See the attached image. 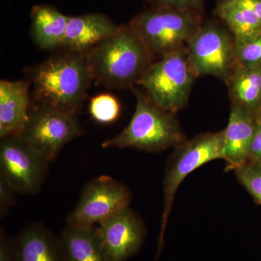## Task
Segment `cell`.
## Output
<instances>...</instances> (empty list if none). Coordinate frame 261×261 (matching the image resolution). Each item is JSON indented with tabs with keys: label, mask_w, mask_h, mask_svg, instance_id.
Masks as SVG:
<instances>
[{
	"label": "cell",
	"mask_w": 261,
	"mask_h": 261,
	"mask_svg": "<svg viewBox=\"0 0 261 261\" xmlns=\"http://www.w3.org/2000/svg\"><path fill=\"white\" fill-rule=\"evenodd\" d=\"M132 194L121 182L99 176L84 187L80 200L67 218V226L91 228L130 207Z\"/></svg>",
	"instance_id": "ba28073f"
},
{
	"label": "cell",
	"mask_w": 261,
	"mask_h": 261,
	"mask_svg": "<svg viewBox=\"0 0 261 261\" xmlns=\"http://www.w3.org/2000/svg\"><path fill=\"white\" fill-rule=\"evenodd\" d=\"M0 261H18L15 239L10 238L5 230H0Z\"/></svg>",
	"instance_id": "cb8c5ba5"
},
{
	"label": "cell",
	"mask_w": 261,
	"mask_h": 261,
	"mask_svg": "<svg viewBox=\"0 0 261 261\" xmlns=\"http://www.w3.org/2000/svg\"><path fill=\"white\" fill-rule=\"evenodd\" d=\"M29 80L0 81V138L20 136L32 110Z\"/></svg>",
	"instance_id": "7c38bea8"
},
{
	"label": "cell",
	"mask_w": 261,
	"mask_h": 261,
	"mask_svg": "<svg viewBox=\"0 0 261 261\" xmlns=\"http://www.w3.org/2000/svg\"><path fill=\"white\" fill-rule=\"evenodd\" d=\"M237 66L261 65V32L245 38H234Z\"/></svg>",
	"instance_id": "7402d4cb"
},
{
	"label": "cell",
	"mask_w": 261,
	"mask_h": 261,
	"mask_svg": "<svg viewBox=\"0 0 261 261\" xmlns=\"http://www.w3.org/2000/svg\"><path fill=\"white\" fill-rule=\"evenodd\" d=\"M248 160L261 161V121H257V128L250 147Z\"/></svg>",
	"instance_id": "484cf974"
},
{
	"label": "cell",
	"mask_w": 261,
	"mask_h": 261,
	"mask_svg": "<svg viewBox=\"0 0 261 261\" xmlns=\"http://www.w3.org/2000/svg\"><path fill=\"white\" fill-rule=\"evenodd\" d=\"M195 79L186 47L157 58L139 85L159 107L176 113L188 104Z\"/></svg>",
	"instance_id": "8992f818"
},
{
	"label": "cell",
	"mask_w": 261,
	"mask_h": 261,
	"mask_svg": "<svg viewBox=\"0 0 261 261\" xmlns=\"http://www.w3.org/2000/svg\"><path fill=\"white\" fill-rule=\"evenodd\" d=\"M187 50L195 78L214 75L225 82L237 67L234 37L218 20L204 22L189 42Z\"/></svg>",
	"instance_id": "52a82bcc"
},
{
	"label": "cell",
	"mask_w": 261,
	"mask_h": 261,
	"mask_svg": "<svg viewBox=\"0 0 261 261\" xmlns=\"http://www.w3.org/2000/svg\"><path fill=\"white\" fill-rule=\"evenodd\" d=\"M204 23L202 13L149 8L130 20L133 29L154 58L186 47Z\"/></svg>",
	"instance_id": "277c9868"
},
{
	"label": "cell",
	"mask_w": 261,
	"mask_h": 261,
	"mask_svg": "<svg viewBox=\"0 0 261 261\" xmlns=\"http://www.w3.org/2000/svg\"><path fill=\"white\" fill-rule=\"evenodd\" d=\"M60 240L65 261H109L94 227L80 228L67 226Z\"/></svg>",
	"instance_id": "ac0fdd59"
},
{
	"label": "cell",
	"mask_w": 261,
	"mask_h": 261,
	"mask_svg": "<svg viewBox=\"0 0 261 261\" xmlns=\"http://www.w3.org/2000/svg\"><path fill=\"white\" fill-rule=\"evenodd\" d=\"M15 193L16 192L13 188H11L4 180L0 178V217L1 219L5 218L12 206L14 205Z\"/></svg>",
	"instance_id": "d4e9b609"
},
{
	"label": "cell",
	"mask_w": 261,
	"mask_h": 261,
	"mask_svg": "<svg viewBox=\"0 0 261 261\" xmlns=\"http://www.w3.org/2000/svg\"><path fill=\"white\" fill-rule=\"evenodd\" d=\"M137 99L129 123L118 135L105 140L102 147L132 148L147 152H162L187 140L176 113L155 104L143 89L134 87Z\"/></svg>",
	"instance_id": "3957f363"
},
{
	"label": "cell",
	"mask_w": 261,
	"mask_h": 261,
	"mask_svg": "<svg viewBox=\"0 0 261 261\" xmlns=\"http://www.w3.org/2000/svg\"><path fill=\"white\" fill-rule=\"evenodd\" d=\"M49 162L20 136L1 139L0 178L18 193L34 195L42 188Z\"/></svg>",
	"instance_id": "30bf717a"
},
{
	"label": "cell",
	"mask_w": 261,
	"mask_h": 261,
	"mask_svg": "<svg viewBox=\"0 0 261 261\" xmlns=\"http://www.w3.org/2000/svg\"><path fill=\"white\" fill-rule=\"evenodd\" d=\"M14 239L18 261H65L61 240L42 224L27 226Z\"/></svg>",
	"instance_id": "9a60e30c"
},
{
	"label": "cell",
	"mask_w": 261,
	"mask_h": 261,
	"mask_svg": "<svg viewBox=\"0 0 261 261\" xmlns=\"http://www.w3.org/2000/svg\"><path fill=\"white\" fill-rule=\"evenodd\" d=\"M89 110L94 121L102 124H108L118 119L121 113V106L112 94H100L91 99Z\"/></svg>",
	"instance_id": "44dd1931"
},
{
	"label": "cell",
	"mask_w": 261,
	"mask_h": 261,
	"mask_svg": "<svg viewBox=\"0 0 261 261\" xmlns=\"http://www.w3.org/2000/svg\"><path fill=\"white\" fill-rule=\"evenodd\" d=\"M231 1L248 8L261 19V0H231Z\"/></svg>",
	"instance_id": "4316f807"
},
{
	"label": "cell",
	"mask_w": 261,
	"mask_h": 261,
	"mask_svg": "<svg viewBox=\"0 0 261 261\" xmlns=\"http://www.w3.org/2000/svg\"><path fill=\"white\" fill-rule=\"evenodd\" d=\"M224 160V130L199 134L174 147L163 181V211L156 259L164 247L165 231L180 185L190 173L215 160Z\"/></svg>",
	"instance_id": "5b68a950"
},
{
	"label": "cell",
	"mask_w": 261,
	"mask_h": 261,
	"mask_svg": "<svg viewBox=\"0 0 261 261\" xmlns=\"http://www.w3.org/2000/svg\"><path fill=\"white\" fill-rule=\"evenodd\" d=\"M31 18L33 40L38 47L45 50L61 49L69 16L51 5H39L32 8Z\"/></svg>",
	"instance_id": "2e32d148"
},
{
	"label": "cell",
	"mask_w": 261,
	"mask_h": 261,
	"mask_svg": "<svg viewBox=\"0 0 261 261\" xmlns=\"http://www.w3.org/2000/svg\"><path fill=\"white\" fill-rule=\"evenodd\" d=\"M256 128L257 120L253 113L231 102L228 124L224 129V160L227 171H233L248 161Z\"/></svg>",
	"instance_id": "4fadbf2b"
},
{
	"label": "cell",
	"mask_w": 261,
	"mask_h": 261,
	"mask_svg": "<svg viewBox=\"0 0 261 261\" xmlns=\"http://www.w3.org/2000/svg\"><path fill=\"white\" fill-rule=\"evenodd\" d=\"M119 27L102 13L69 16L61 49L86 53L101 41L113 35Z\"/></svg>",
	"instance_id": "5bb4252c"
},
{
	"label": "cell",
	"mask_w": 261,
	"mask_h": 261,
	"mask_svg": "<svg viewBox=\"0 0 261 261\" xmlns=\"http://www.w3.org/2000/svg\"><path fill=\"white\" fill-rule=\"evenodd\" d=\"M233 171L239 183L261 205V161L248 160Z\"/></svg>",
	"instance_id": "ffe728a7"
},
{
	"label": "cell",
	"mask_w": 261,
	"mask_h": 261,
	"mask_svg": "<svg viewBox=\"0 0 261 261\" xmlns=\"http://www.w3.org/2000/svg\"><path fill=\"white\" fill-rule=\"evenodd\" d=\"M35 105L77 116L93 82L85 53H57L29 71Z\"/></svg>",
	"instance_id": "6da1fadb"
},
{
	"label": "cell",
	"mask_w": 261,
	"mask_h": 261,
	"mask_svg": "<svg viewBox=\"0 0 261 261\" xmlns=\"http://www.w3.org/2000/svg\"><path fill=\"white\" fill-rule=\"evenodd\" d=\"M83 133L77 116L34 105L20 137L50 163L67 144Z\"/></svg>",
	"instance_id": "9c48e42d"
},
{
	"label": "cell",
	"mask_w": 261,
	"mask_h": 261,
	"mask_svg": "<svg viewBox=\"0 0 261 261\" xmlns=\"http://www.w3.org/2000/svg\"><path fill=\"white\" fill-rule=\"evenodd\" d=\"M231 103L256 114L261 105V65L238 66L225 82Z\"/></svg>",
	"instance_id": "e0dca14e"
},
{
	"label": "cell",
	"mask_w": 261,
	"mask_h": 261,
	"mask_svg": "<svg viewBox=\"0 0 261 261\" xmlns=\"http://www.w3.org/2000/svg\"><path fill=\"white\" fill-rule=\"evenodd\" d=\"M205 0H145L149 8H168L203 12Z\"/></svg>",
	"instance_id": "603a6c76"
},
{
	"label": "cell",
	"mask_w": 261,
	"mask_h": 261,
	"mask_svg": "<svg viewBox=\"0 0 261 261\" xmlns=\"http://www.w3.org/2000/svg\"><path fill=\"white\" fill-rule=\"evenodd\" d=\"M92 80L108 89H132L155 61L129 25L86 51Z\"/></svg>",
	"instance_id": "7a4b0ae2"
},
{
	"label": "cell",
	"mask_w": 261,
	"mask_h": 261,
	"mask_svg": "<svg viewBox=\"0 0 261 261\" xmlns=\"http://www.w3.org/2000/svg\"><path fill=\"white\" fill-rule=\"evenodd\" d=\"M214 14L234 38H245L261 32V19L253 12L231 0H218Z\"/></svg>",
	"instance_id": "d6986e66"
},
{
	"label": "cell",
	"mask_w": 261,
	"mask_h": 261,
	"mask_svg": "<svg viewBox=\"0 0 261 261\" xmlns=\"http://www.w3.org/2000/svg\"><path fill=\"white\" fill-rule=\"evenodd\" d=\"M256 120L257 121H261V105L256 114Z\"/></svg>",
	"instance_id": "83f0119b"
},
{
	"label": "cell",
	"mask_w": 261,
	"mask_h": 261,
	"mask_svg": "<svg viewBox=\"0 0 261 261\" xmlns=\"http://www.w3.org/2000/svg\"><path fill=\"white\" fill-rule=\"evenodd\" d=\"M94 228L109 261H126L135 256L143 245L147 233L143 221L130 207Z\"/></svg>",
	"instance_id": "8fae6325"
}]
</instances>
